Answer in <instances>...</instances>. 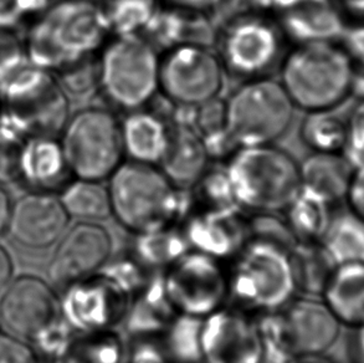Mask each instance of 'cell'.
Wrapping results in <instances>:
<instances>
[{
  "instance_id": "6da1fadb",
  "label": "cell",
  "mask_w": 364,
  "mask_h": 363,
  "mask_svg": "<svg viewBox=\"0 0 364 363\" xmlns=\"http://www.w3.org/2000/svg\"><path fill=\"white\" fill-rule=\"evenodd\" d=\"M111 36L100 0H51L21 35L28 59L56 74L95 58Z\"/></svg>"
},
{
  "instance_id": "7a4b0ae2",
  "label": "cell",
  "mask_w": 364,
  "mask_h": 363,
  "mask_svg": "<svg viewBox=\"0 0 364 363\" xmlns=\"http://www.w3.org/2000/svg\"><path fill=\"white\" fill-rule=\"evenodd\" d=\"M279 69L291 101L306 112L335 110L353 93L355 64L336 40L294 45Z\"/></svg>"
},
{
  "instance_id": "3957f363",
  "label": "cell",
  "mask_w": 364,
  "mask_h": 363,
  "mask_svg": "<svg viewBox=\"0 0 364 363\" xmlns=\"http://www.w3.org/2000/svg\"><path fill=\"white\" fill-rule=\"evenodd\" d=\"M111 216L133 236L179 226L191 201L153 164L123 161L109 178Z\"/></svg>"
},
{
  "instance_id": "277c9868",
  "label": "cell",
  "mask_w": 364,
  "mask_h": 363,
  "mask_svg": "<svg viewBox=\"0 0 364 363\" xmlns=\"http://www.w3.org/2000/svg\"><path fill=\"white\" fill-rule=\"evenodd\" d=\"M229 301L254 316L272 312L297 294L290 249L274 241L249 238L228 261Z\"/></svg>"
},
{
  "instance_id": "5b68a950",
  "label": "cell",
  "mask_w": 364,
  "mask_h": 363,
  "mask_svg": "<svg viewBox=\"0 0 364 363\" xmlns=\"http://www.w3.org/2000/svg\"><path fill=\"white\" fill-rule=\"evenodd\" d=\"M242 211L280 213L301 191L300 164L274 144L240 147L225 166Z\"/></svg>"
},
{
  "instance_id": "8992f818",
  "label": "cell",
  "mask_w": 364,
  "mask_h": 363,
  "mask_svg": "<svg viewBox=\"0 0 364 363\" xmlns=\"http://www.w3.org/2000/svg\"><path fill=\"white\" fill-rule=\"evenodd\" d=\"M97 79L112 107H147L159 93V51L142 34L111 35L97 54Z\"/></svg>"
},
{
  "instance_id": "52a82bcc",
  "label": "cell",
  "mask_w": 364,
  "mask_h": 363,
  "mask_svg": "<svg viewBox=\"0 0 364 363\" xmlns=\"http://www.w3.org/2000/svg\"><path fill=\"white\" fill-rule=\"evenodd\" d=\"M256 317L267 363L325 354L338 340L342 326L322 300L305 295L295 296L280 309Z\"/></svg>"
},
{
  "instance_id": "ba28073f",
  "label": "cell",
  "mask_w": 364,
  "mask_h": 363,
  "mask_svg": "<svg viewBox=\"0 0 364 363\" xmlns=\"http://www.w3.org/2000/svg\"><path fill=\"white\" fill-rule=\"evenodd\" d=\"M215 43L225 73L245 81L269 76L271 70L280 68L289 40L275 15L246 10L224 23Z\"/></svg>"
},
{
  "instance_id": "9c48e42d",
  "label": "cell",
  "mask_w": 364,
  "mask_h": 363,
  "mask_svg": "<svg viewBox=\"0 0 364 363\" xmlns=\"http://www.w3.org/2000/svg\"><path fill=\"white\" fill-rule=\"evenodd\" d=\"M225 103V127L235 147L274 144L294 121L295 105L270 76L245 80Z\"/></svg>"
},
{
  "instance_id": "30bf717a",
  "label": "cell",
  "mask_w": 364,
  "mask_h": 363,
  "mask_svg": "<svg viewBox=\"0 0 364 363\" xmlns=\"http://www.w3.org/2000/svg\"><path fill=\"white\" fill-rule=\"evenodd\" d=\"M59 138L74 178L104 182L126 161L121 121L107 108L94 106L71 113Z\"/></svg>"
},
{
  "instance_id": "8fae6325",
  "label": "cell",
  "mask_w": 364,
  "mask_h": 363,
  "mask_svg": "<svg viewBox=\"0 0 364 363\" xmlns=\"http://www.w3.org/2000/svg\"><path fill=\"white\" fill-rule=\"evenodd\" d=\"M225 74L208 45H174L159 53V93L176 107H197L219 98Z\"/></svg>"
},
{
  "instance_id": "7c38bea8",
  "label": "cell",
  "mask_w": 364,
  "mask_h": 363,
  "mask_svg": "<svg viewBox=\"0 0 364 363\" xmlns=\"http://www.w3.org/2000/svg\"><path fill=\"white\" fill-rule=\"evenodd\" d=\"M161 276L177 315L204 320L229 301L227 265L212 256L189 251Z\"/></svg>"
},
{
  "instance_id": "4fadbf2b",
  "label": "cell",
  "mask_w": 364,
  "mask_h": 363,
  "mask_svg": "<svg viewBox=\"0 0 364 363\" xmlns=\"http://www.w3.org/2000/svg\"><path fill=\"white\" fill-rule=\"evenodd\" d=\"M203 363H267L259 320L225 305L202 320Z\"/></svg>"
},
{
  "instance_id": "5bb4252c",
  "label": "cell",
  "mask_w": 364,
  "mask_h": 363,
  "mask_svg": "<svg viewBox=\"0 0 364 363\" xmlns=\"http://www.w3.org/2000/svg\"><path fill=\"white\" fill-rule=\"evenodd\" d=\"M131 298L104 273L65 288L60 316L76 334L114 330L122 324Z\"/></svg>"
},
{
  "instance_id": "9a60e30c",
  "label": "cell",
  "mask_w": 364,
  "mask_h": 363,
  "mask_svg": "<svg viewBox=\"0 0 364 363\" xmlns=\"http://www.w3.org/2000/svg\"><path fill=\"white\" fill-rule=\"evenodd\" d=\"M111 254L112 236L105 226L77 221L58 241L50 263V278L66 288L100 273Z\"/></svg>"
},
{
  "instance_id": "2e32d148",
  "label": "cell",
  "mask_w": 364,
  "mask_h": 363,
  "mask_svg": "<svg viewBox=\"0 0 364 363\" xmlns=\"http://www.w3.org/2000/svg\"><path fill=\"white\" fill-rule=\"evenodd\" d=\"M59 317L60 300L51 286L36 276L16 278L0 298V321L19 339H34Z\"/></svg>"
},
{
  "instance_id": "e0dca14e",
  "label": "cell",
  "mask_w": 364,
  "mask_h": 363,
  "mask_svg": "<svg viewBox=\"0 0 364 363\" xmlns=\"http://www.w3.org/2000/svg\"><path fill=\"white\" fill-rule=\"evenodd\" d=\"M69 221V214L65 211L59 194L28 191L13 203L8 229L19 246L41 251L60 241Z\"/></svg>"
},
{
  "instance_id": "ac0fdd59",
  "label": "cell",
  "mask_w": 364,
  "mask_h": 363,
  "mask_svg": "<svg viewBox=\"0 0 364 363\" xmlns=\"http://www.w3.org/2000/svg\"><path fill=\"white\" fill-rule=\"evenodd\" d=\"M244 211H210L189 209L181 229L191 251L228 263L249 241L247 218Z\"/></svg>"
},
{
  "instance_id": "d6986e66",
  "label": "cell",
  "mask_w": 364,
  "mask_h": 363,
  "mask_svg": "<svg viewBox=\"0 0 364 363\" xmlns=\"http://www.w3.org/2000/svg\"><path fill=\"white\" fill-rule=\"evenodd\" d=\"M73 178L58 136H31L18 148L14 181L28 191L59 194Z\"/></svg>"
},
{
  "instance_id": "ffe728a7",
  "label": "cell",
  "mask_w": 364,
  "mask_h": 363,
  "mask_svg": "<svg viewBox=\"0 0 364 363\" xmlns=\"http://www.w3.org/2000/svg\"><path fill=\"white\" fill-rule=\"evenodd\" d=\"M210 163L203 138L189 125L171 123L167 151L158 164L174 186L188 191L207 172Z\"/></svg>"
},
{
  "instance_id": "44dd1931",
  "label": "cell",
  "mask_w": 364,
  "mask_h": 363,
  "mask_svg": "<svg viewBox=\"0 0 364 363\" xmlns=\"http://www.w3.org/2000/svg\"><path fill=\"white\" fill-rule=\"evenodd\" d=\"M176 316L161 273H154L129 301L122 325L131 341L158 340Z\"/></svg>"
},
{
  "instance_id": "7402d4cb",
  "label": "cell",
  "mask_w": 364,
  "mask_h": 363,
  "mask_svg": "<svg viewBox=\"0 0 364 363\" xmlns=\"http://www.w3.org/2000/svg\"><path fill=\"white\" fill-rule=\"evenodd\" d=\"M171 122L147 107L129 112L121 121L123 151L128 161L158 166L167 151Z\"/></svg>"
},
{
  "instance_id": "603a6c76",
  "label": "cell",
  "mask_w": 364,
  "mask_h": 363,
  "mask_svg": "<svg viewBox=\"0 0 364 363\" xmlns=\"http://www.w3.org/2000/svg\"><path fill=\"white\" fill-rule=\"evenodd\" d=\"M276 18L295 44L336 40L343 30L340 11L330 0H295Z\"/></svg>"
},
{
  "instance_id": "cb8c5ba5",
  "label": "cell",
  "mask_w": 364,
  "mask_h": 363,
  "mask_svg": "<svg viewBox=\"0 0 364 363\" xmlns=\"http://www.w3.org/2000/svg\"><path fill=\"white\" fill-rule=\"evenodd\" d=\"M355 171L343 152H312L300 164L301 188L332 206L346 199Z\"/></svg>"
},
{
  "instance_id": "d4e9b609",
  "label": "cell",
  "mask_w": 364,
  "mask_h": 363,
  "mask_svg": "<svg viewBox=\"0 0 364 363\" xmlns=\"http://www.w3.org/2000/svg\"><path fill=\"white\" fill-rule=\"evenodd\" d=\"M320 298L341 325H363L364 261L336 266Z\"/></svg>"
},
{
  "instance_id": "484cf974",
  "label": "cell",
  "mask_w": 364,
  "mask_h": 363,
  "mask_svg": "<svg viewBox=\"0 0 364 363\" xmlns=\"http://www.w3.org/2000/svg\"><path fill=\"white\" fill-rule=\"evenodd\" d=\"M290 259L297 293L320 298L337 266L323 246L320 241H297L290 249Z\"/></svg>"
},
{
  "instance_id": "4316f807",
  "label": "cell",
  "mask_w": 364,
  "mask_h": 363,
  "mask_svg": "<svg viewBox=\"0 0 364 363\" xmlns=\"http://www.w3.org/2000/svg\"><path fill=\"white\" fill-rule=\"evenodd\" d=\"M191 251L179 226L134 236L132 254L147 270L162 273Z\"/></svg>"
},
{
  "instance_id": "83f0119b",
  "label": "cell",
  "mask_w": 364,
  "mask_h": 363,
  "mask_svg": "<svg viewBox=\"0 0 364 363\" xmlns=\"http://www.w3.org/2000/svg\"><path fill=\"white\" fill-rule=\"evenodd\" d=\"M59 198L70 219L99 223L111 216L109 188L101 181L73 178Z\"/></svg>"
},
{
  "instance_id": "f1b7e54d",
  "label": "cell",
  "mask_w": 364,
  "mask_h": 363,
  "mask_svg": "<svg viewBox=\"0 0 364 363\" xmlns=\"http://www.w3.org/2000/svg\"><path fill=\"white\" fill-rule=\"evenodd\" d=\"M337 265L364 261V221L353 211L331 216L320 241Z\"/></svg>"
},
{
  "instance_id": "f546056e",
  "label": "cell",
  "mask_w": 364,
  "mask_h": 363,
  "mask_svg": "<svg viewBox=\"0 0 364 363\" xmlns=\"http://www.w3.org/2000/svg\"><path fill=\"white\" fill-rule=\"evenodd\" d=\"M330 203L301 188L300 193L287 206L286 224L297 241H321L330 224Z\"/></svg>"
},
{
  "instance_id": "4dcf8cb0",
  "label": "cell",
  "mask_w": 364,
  "mask_h": 363,
  "mask_svg": "<svg viewBox=\"0 0 364 363\" xmlns=\"http://www.w3.org/2000/svg\"><path fill=\"white\" fill-rule=\"evenodd\" d=\"M202 320L177 315L157 340L167 363H203Z\"/></svg>"
},
{
  "instance_id": "1f68e13d",
  "label": "cell",
  "mask_w": 364,
  "mask_h": 363,
  "mask_svg": "<svg viewBox=\"0 0 364 363\" xmlns=\"http://www.w3.org/2000/svg\"><path fill=\"white\" fill-rule=\"evenodd\" d=\"M300 136L312 152H343L348 121L335 115L333 110L307 112L301 123Z\"/></svg>"
},
{
  "instance_id": "d6a6232c",
  "label": "cell",
  "mask_w": 364,
  "mask_h": 363,
  "mask_svg": "<svg viewBox=\"0 0 364 363\" xmlns=\"http://www.w3.org/2000/svg\"><path fill=\"white\" fill-rule=\"evenodd\" d=\"M111 35L143 34L162 8V0H101Z\"/></svg>"
},
{
  "instance_id": "836d02e7",
  "label": "cell",
  "mask_w": 364,
  "mask_h": 363,
  "mask_svg": "<svg viewBox=\"0 0 364 363\" xmlns=\"http://www.w3.org/2000/svg\"><path fill=\"white\" fill-rule=\"evenodd\" d=\"M128 347L114 330L77 334L71 356L79 363H124Z\"/></svg>"
},
{
  "instance_id": "e575fe53",
  "label": "cell",
  "mask_w": 364,
  "mask_h": 363,
  "mask_svg": "<svg viewBox=\"0 0 364 363\" xmlns=\"http://www.w3.org/2000/svg\"><path fill=\"white\" fill-rule=\"evenodd\" d=\"M191 208L197 211H228L240 209L224 169H210L189 189ZM242 211V209H240Z\"/></svg>"
},
{
  "instance_id": "d590c367",
  "label": "cell",
  "mask_w": 364,
  "mask_h": 363,
  "mask_svg": "<svg viewBox=\"0 0 364 363\" xmlns=\"http://www.w3.org/2000/svg\"><path fill=\"white\" fill-rule=\"evenodd\" d=\"M77 334L61 316L35 335V352L49 361L65 359L73 352Z\"/></svg>"
},
{
  "instance_id": "8d00e7d4",
  "label": "cell",
  "mask_w": 364,
  "mask_h": 363,
  "mask_svg": "<svg viewBox=\"0 0 364 363\" xmlns=\"http://www.w3.org/2000/svg\"><path fill=\"white\" fill-rule=\"evenodd\" d=\"M101 273L109 276L114 284L119 285L131 299L154 274L147 270L131 253L128 256H119L114 261H107L101 269Z\"/></svg>"
},
{
  "instance_id": "74e56055",
  "label": "cell",
  "mask_w": 364,
  "mask_h": 363,
  "mask_svg": "<svg viewBox=\"0 0 364 363\" xmlns=\"http://www.w3.org/2000/svg\"><path fill=\"white\" fill-rule=\"evenodd\" d=\"M68 96H82L97 90V56L82 60L53 74Z\"/></svg>"
},
{
  "instance_id": "f35d334b",
  "label": "cell",
  "mask_w": 364,
  "mask_h": 363,
  "mask_svg": "<svg viewBox=\"0 0 364 363\" xmlns=\"http://www.w3.org/2000/svg\"><path fill=\"white\" fill-rule=\"evenodd\" d=\"M51 0H0V30H24Z\"/></svg>"
},
{
  "instance_id": "ab89813d",
  "label": "cell",
  "mask_w": 364,
  "mask_h": 363,
  "mask_svg": "<svg viewBox=\"0 0 364 363\" xmlns=\"http://www.w3.org/2000/svg\"><path fill=\"white\" fill-rule=\"evenodd\" d=\"M249 238H257L264 241H274L291 249L295 246L292 236L285 219L279 218L276 213H256L247 218Z\"/></svg>"
},
{
  "instance_id": "60d3db41",
  "label": "cell",
  "mask_w": 364,
  "mask_h": 363,
  "mask_svg": "<svg viewBox=\"0 0 364 363\" xmlns=\"http://www.w3.org/2000/svg\"><path fill=\"white\" fill-rule=\"evenodd\" d=\"M343 154L355 168L364 164V100L348 121V136Z\"/></svg>"
},
{
  "instance_id": "b9f144b4",
  "label": "cell",
  "mask_w": 364,
  "mask_h": 363,
  "mask_svg": "<svg viewBox=\"0 0 364 363\" xmlns=\"http://www.w3.org/2000/svg\"><path fill=\"white\" fill-rule=\"evenodd\" d=\"M0 363H39V356L23 339L0 334Z\"/></svg>"
},
{
  "instance_id": "7bdbcfd3",
  "label": "cell",
  "mask_w": 364,
  "mask_h": 363,
  "mask_svg": "<svg viewBox=\"0 0 364 363\" xmlns=\"http://www.w3.org/2000/svg\"><path fill=\"white\" fill-rule=\"evenodd\" d=\"M124 363H167L163 357L157 340L133 341Z\"/></svg>"
},
{
  "instance_id": "ee69618b",
  "label": "cell",
  "mask_w": 364,
  "mask_h": 363,
  "mask_svg": "<svg viewBox=\"0 0 364 363\" xmlns=\"http://www.w3.org/2000/svg\"><path fill=\"white\" fill-rule=\"evenodd\" d=\"M346 201L348 203L350 211L364 221V164L355 168Z\"/></svg>"
},
{
  "instance_id": "f6af8a7d",
  "label": "cell",
  "mask_w": 364,
  "mask_h": 363,
  "mask_svg": "<svg viewBox=\"0 0 364 363\" xmlns=\"http://www.w3.org/2000/svg\"><path fill=\"white\" fill-rule=\"evenodd\" d=\"M218 1L220 0H162L163 5H168L178 9L203 11V13L212 9Z\"/></svg>"
},
{
  "instance_id": "bcb514c9",
  "label": "cell",
  "mask_w": 364,
  "mask_h": 363,
  "mask_svg": "<svg viewBox=\"0 0 364 363\" xmlns=\"http://www.w3.org/2000/svg\"><path fill=\"white\" fill-rule=\"evenodd\" d=\"M13 271H14V264L11 261V256L4 246H0V291L5 289L6 285L9 284Z\"/></svg>"
},
{
  "instance_id": "7dc6e473",
  "label": "cell",
  "mask_w": 364,
  "mask_h": 363,
  "mask_svg": "<svg viewBox=\"0 0 364 363\" xmlns=\"http://www.w3.org/2000/svg\"><path fill=\"white\" fill-rule=\"evenodd\" d=\"M11 206H13V201L10 194L5 189L3 183L0 182V234L8 229Z\"/></svg>"
},
{
  "instance_id": "c3c4849f",
  "label": "cell",
  "mask_w": 364,
  "mask_h": 363,
  "mask_svg": "<svg viewBox=\"0 0 364 363\" xmlns=\"http://www.w3.org/2000/svg\"><path fill=\"white\" fill-rule=\"evenodd\" d=\"M353 362L364 363V324L355 327V337L352 341Z\"/></svg>"
},
{
  "instance_id": "681fc988",
  "label": "cell",
  "mask_w": 364,
  "mask_h": 363,
  "mask_svg": "<svg viewBox=\"0 0 364 363\" xmlns=\"http://www.w3.org/2000/svg\"><path fill=\"white\" fill-rule=\"evenodd\" d=\"M282 363H333L323 354H311V356H297L286 359Z\"/></svg>"
},
{
  "instance_id": "f907efd6",
  "label": "cell",
  "mask_w": 364,
  "mask_h": 363,
  "mask_svg": "<svg viewBox=\"0 0 364 363\" xmlns=\"http://www.w3.org/2000/svg\"><path fill=\"white\" fill-rule=\"evenodd\" d=\"M343 11L352 14H364V0H338Z\"/></svg>"
},
{
  "instance_id": "816d5d0a",
  "label": "cell",
  "mask_w": 364,
  "mask_h": 363,
  "mask_svg": "<svg viewBox=\"0 0 364 363\" xmlns=\"http://www.w3.org/2000/svg\"><path fill=\"white\" fill-rule=\"evenodd\" d=\"M48 363H79L76 359L70 354L68 357H65V359H56V361H49Z\"/></svg>"
},
{
  "instance_id": "f5cc1de1",
  "label": "cell",
  "mask_w": 364,
  "mask_h": 363,
  "mask_svg": "<svg viewBox=\"0 0 364 363\" xmlns=\"http://www.w3.org/2000/svg\"><path fill=\"white\" fill-rule=\"evenodd\" d=\"M0 106H1V100H0Z\"/></svg>"
},
{
  "instance_id": "db71d44e",
  "label": "cell",
  "mask_w": 364,
  "mask_h": 363,
  "mask_svg": "<svg viewBox=\"0 0 364 363\" xmlns=\"http://www.w3.org/2000/svg\"><path fill=\"white\" fill-rule=\"evenodd\" d=\"M100 1H101V0H100Z\"/></svg>"
}]
</instances>
